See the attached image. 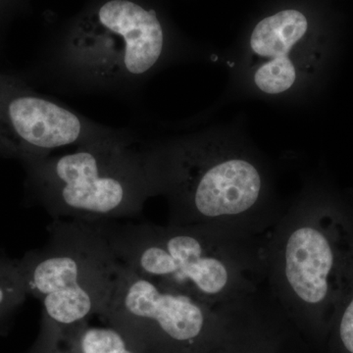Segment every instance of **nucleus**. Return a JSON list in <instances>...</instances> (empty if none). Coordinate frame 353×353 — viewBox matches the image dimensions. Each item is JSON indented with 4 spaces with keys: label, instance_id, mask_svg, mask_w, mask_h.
<instances>
[{
    "label": "nucleus",
    "instance_id": "9b49d317",
    "mask_svg": "<svg viewBox=\"0 0 353 353\" xmlns=\"http://www.w3.org/2000/svg\"><path fill=\"white\" fill-rule=\"evenodd\" d=\"M27 296L19 259L0 255V336L6 333Z\"/></svg>",
    "mask_w": 353,
    "mask_h": 353
},
{
    "label": "nucleus",
    "instance_id": "0eeeda50",
    "mask_svg": "<svg viewBox=\"0 0 353 353\" xmlns=\"http://www.w3.org/2000/svg\"><path fill=\"white\" fill-rule=\"evenodd\" d=\"M321 220L310 199L299 194L265 236L269 294L299 315L324 305L332 294L336 254Z\"/></svg>",
    "mask_w": 353,
    "mask_h": 353
},
{
    "label": "nucleus",
    "instance_id": "f03ea898",
    "mask_svg": "<svg viewBox=\"0 0 353 353\" xmlns=\"http://www.w3.org/2000/svg\"><path fill=\"white\" fill-rule=\"evenodd\" d=\"M121 265L216 307H254L266 285L264 236L199 226L99 222Z\"/></svg>",
    "mask_w": 353,
    "mask_h": 353
},
{
    "label": "nucleus",
    "instance_id": "423d86ee",
    "mask_svg": "<svg viewBox=\"0 0 353 353\" xmlns=\"http://www.w3.org/2000/svg\"><path fill=\"white\" fill-rule=\"evenodd\" d=\"M252 308L216 307L155 284L121 265L101 320L120 332L138 353H196L219 320Z\"/></svg>",
    "mask_w": 353,
    "mask_h": 353
},
{
    "label": "nucleus",
    "instance_id": "1a4fd4ad",
    "mask_svg": "<svg viewBox=\"0 0 353 353\" xmlns=\"http://www.w3.org/2000/svg\"><path fill=\"white\" fill-rule=\"evenodd\" d=\"M308 20L287 9L259 21L248 43V72L252 87L267 97H285L301 88L310 69L312 52L304 48Z\"/></svg>",
    "mask_w": 353,
    "mask_h": 353
},
{
    "label": "nucleus",
    "instance_id": "6e6552de",
    "mask_svg": "<svg viewBox=\"0 0 353 353\" xmlns=\"http://www.w3.org/2000/svg\"><path fill=\"white\" fill-rule=\"evenodd\" d=\"M134 132L94 122L57 99L0 81V150L26 163L54 150L131 138Z\"/></svg>",
    "mask_w": 353,
    "mask_h": 353
},
{
    "label": "nucleus",
    "instance_id": "f8f14e48",
    "mask_svg": "<svg viewBox=\"0 0 353 353\" xmlns=\"http://www.w3.org/2000/svg\"><path fill=\"white\" fill-rule=\"evenodd\" d=\"M340 338L345 350L353 353V297L341 316Z\"/></svg>",
    "mask_w": 353,
    "mask_h": 353
},
{
    "label": "nucleus",
    "instance_id": "f257e3e1",
    "mask_svg": "<svg viewBox=\"0 0 353 353\" xmlns=\"http://www.w3.org/2000/svg\"><path fill=\"white\" fill-rule=\"evenodd\" d=\"M143 148L168 224L264 236L284 213L266 165L243 146L199 134Z\"/></svg>",
    "mask_w": 353,
    "mask_h": 353
},
{
    "label": "nucleus",
    "instance_id": "20e7f679",
    "mask_svg": "<svg viewBox=\"0 0 353 353\" xmlns=\"http://www.w3.org/2000/svg\"><path fill=\"white\" fill-rule=\"evenodd\" d=\"M136 136L77 146L27 162L32 196L55 219L102 222L134 218L157 196Z\"/></svg>",
    "mask_w": 353,
    "mask_h": 353
},
{
    "label": "nucleus",
    "instance_id": "7ed1b4c3",
    "mask_svg": "<svg viewBox=\"0 0 353 353\" xmlns=\"http://www.w3.org/2000/svg\"><path fill=\"white\" fill-rule=\"evenodd\" d=\"M178 54L155 9L108 0L90 25L52 46L46 71L52 87L63 92L127 97Z\"/></svg>",
    "mask_w": 353,
    "mask_h": 353
},
{
    "label": "nucleus",
    "instance_id": "39448f33",
    "mask_svg": "<svg viewBox=\"0 0 353 353\" xmlns=\"http://www.w3.org/2000/svg\"><path fill=\"white\" fill-rule=\"evenodd\" d=\"M48 230L46 245L19 259L28 296L43 304L39 334L101 319L121 268L99 222L55 219Z\"/></svg>",
    "mask_w": 353,
    "mask_h": 353
},
{
    "label": "nucleus",
    "instance_id": "9d476101",
    "mask_svg": "<svg viewBox=\"0 0 353 353\" xmlns=\"http://www.w3.org/2000/svg\"><path fill=\"white\" fill-rule=\"evenodd\" d=\"M27 353H138L113 327L83 322L48 334H39Z\"/></svg>",
    "mask_w": 353,
    "mask_h": 353
}]
</instances>
